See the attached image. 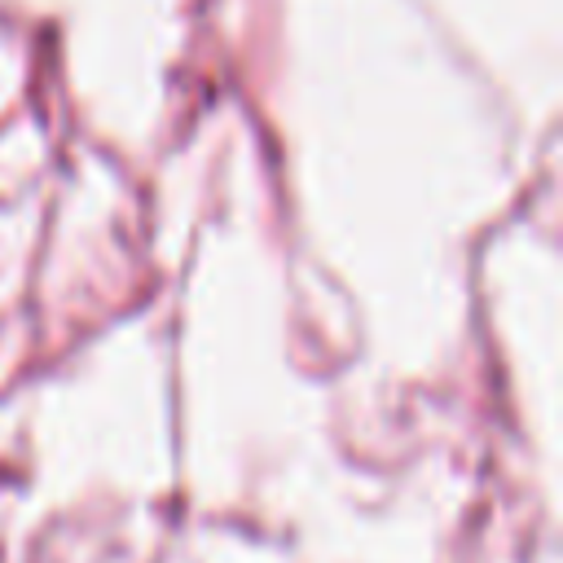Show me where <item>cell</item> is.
Returning a JSON list of instances; mask_svg holds the SVG:
<instances>
[]
</instances>
